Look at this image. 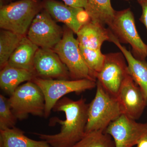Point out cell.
I'll list each match as a JSON object with an SVG mask.
<instances>
[{"instance_id": "1", "label": "cell", "mask_w": 147, "mask_h": 147, "mask_svg": "<svg viewBox=\"0 0 147 147\" xmlns=\"http://www.w3.org/2000/svg\"><path fill=\"white\" fill-rule=\"evenodd\" d=\"M88 105L84 98L74 100L65 96L63 97L56 103L53 110L64 113L65 120L54 117L50 119L49 123L51 126L57 123L60 125V132L54 134L36 132L33 134L52 147H73L86 134Z\"/></svg>"}, {"instance_id": "2", "label": "cell", "mask_w": 147, "mask_h": 147, "mask_svg": "<svg viewBox=\"0 0 147 147\" xmlns=\"http://www.w3.org/2000/svg\"><path fill=\"white\" fill-rule=\"evenodd\" d=\"M110 34L108 28L91 21L83 25L76 34L83 57L96 77L105 60L101 47L105 41H110Z\"/></svg>"}, {"instance_id": "3", "label": "cell", "mask_w": 147, "mask_h": 147, "mask_svg": "<svg viewBox=\"0 0 147 147\" xmlns=\"http://www.w3.org/2000/svg\"><path fill=\"white\" fill-rule=\"evenodd\" d=\"M95 95L89 104L86 134L105 131L109 125L123 114L117 96L106 90L96 81Z\"/></svg>"}, {"instance_id": "4", "label": "cell", "mask_w": 147, "mask_h": 147, "mask_svg": "<svg viewBox=\"0 0 147 147\" xmlns=\"http://www.w3.org/2000/svg\"><path fill=\"white\" fill-rule=\"evenodd\" d=\"M40 9L41 4L38 0H21L3 5L0 9V27L26 36Z\"/></svg>"}, {"instance_id": "5", "label": "cell", "mask_w": 147, "mask_h": 147, "mask_svg": "<svg viewBox=\"0 0 147 147\" xmlns=\"http://www.w3.org/2000/svg\"><path fill=\"white\" fill-rule=\"evenodd\" d=\"M74 33L67 27L63 31L62 38L53 50L67 67L71 80L88 79L96 82L95 75L83 57Z\"/></svg>"}, {"instance_id": "6", "label": "cell", "mask_w": 147, "mask_h": 147, "mask_svg": "<svg viewBox=\"0 0 147 147\" xmlns=\"http://www.w3.org/2000/svg\"><path fill=\"white\" fill-rule=\"evenodd\" d=\"M44 95L45 108L44 117L50 116L54 106L60 99L70 93L80 94L96 87V82L88 79L79 80L46 79L35 77L32 80Z\"/></svg>"}, {"instance_id": "7", "label": "cell", "mask_w": 147, "mask_h": 147, "mask_svg": "<svg viewBox=\"0 0 147 147\" xmlns=\"http://www.w3.org/2000/svg\"><path fill=\"white\" fill-rule=\"evenodd\" d=\"M11 110L16 118L23 120L30 115L44 117L45 100L42 91L32 81L19 86L9 98Z\"/></svg>"}, {"instance_id": "8", "label": "cell", "mask_w": 147, "mask_h": 147, "mask_svg": "<svg viewBox=\"0 0 147 147\" xmlns=\"http://www.w3.org/2000/svg\"><path fill=\"white\" fill-rule=\"evenodd\" d=\"M108 27L120 43L131 45L135 58L145 61L147 57V45L138 33L134 15L130 9L116 11L113 21Z\"/></svg>"}, {"instance_id": "9", "label": "cell", "mask_w": 147, "mask_h": 147, "mask_svg": "<svg viewBox=\"0 0 147 147\" xmlns=\"http://www.w3.org/2000/svg\"><path fill=\"white\" fill-rule=\"evenodd\" d=\"M63 34V31L45 11L35 16L27 37L39 48L53 49L61 41Z\"/></svg>"}, {"instance_id": "10", "label": "cell", "mask_w": 147, "mask_h": 147, "mask_svg": "<svg viewBox=\"0 0 147 147\" xmlns=\"http://www.w3.org/2000/svg\"><path fill=\"white\" fill-rule=\"evenodd\" d=\"M125 58L121 53L105 55L104 63L96 74V81L111 94L117 96L125 78L129 75Z\"/></svg>"}, {"instance_id": "11", "label": "cell", "mask_w": 147, "mask_h": 147, "mask_svg": "<svg viewBox=\"0 0 147 147\" xmlns=\"http://www.w3.org/2000/svg\"><path fill=\"white\" fill-rule=\"evenodd\" d=\"M104 132L112 137L115 147H133L147 136V122H137L122 114L111 123Z\"/></svg>"}, {"instance_id": "12", "label": "cell", "mask_w": 147, "mask_h": 147, "mask_svg": "<svg viewBox=\"0 0 147 147\" xmlns=\"http://www.w3.org/2000/svg\"><path fill=\"white\" fill-rule=\"evenodd\" d=\"M117 97L123 114L135 120L147 105L146 95L129 75L123 82Z\"/></svg>"}, {"instance_id": "13", "label": "cell", "mask_w": 147, "mask_h": 147, "mask_svg": "<svg viewBox=\"0 0 147 147\" xmlns=\"http://www.w3.org/2000/svg\"><path fill=\"white\" fill-rule=\"evenodd\" d=\"M34 74L42 79H71L67 67L52 49L38 48L34 60Z\"/></svg>"}, {"instance_id": "14", "label": "cell", "mask_w": 147, "mask_h": 147, "mask_svg": "<svg viewBox=\"0 0 147 147\" xmlns=\"http://www.w3.org/2000/svg\"><path fill=\"white\" fill-rule=\"evenodd\" d=\"M44 6L53 18L65 24L76 34L83 25L90 21L84 8L71 7L54 0H47Z\"/></svg>"}, {"instance_id": "15", "label": "cell", "mask_w": 147, "mask_h": 147, "mask_svg": "<svg viewBox=\"0 0 147 147\" xmlns=\"http://www.w3.org/2000/svg\"><path fill=\"white\" fill-rule=\"evenodd\" d=\"M110 42H113L123 54L127 62L129 74L147 96V63L135 58L121 44L111 31Z\"/></svg>"}, {"instance_id": "16", "label": "cell", "mask_w": 147, "mask_h": 147, "mask_svg": "<svg viewBox=\"0 0 147 147\" xmlns=\"http://www.w3.org/2000/svg\"><path fill=\"white\" fill-rule=\"evenodd\" d=\"M39 48L25 36L11 56L7 64L34 73L35 55Z\"/></svg>"}, {"instance_id": "17", "label": "cell", "mask_w": 147, "mask_h": 147, "mask_svg": "<svg viewBox=\"0 0 147 147\" xmlns=\"http://www.w3.org/2000/svg\"><path fill=\"white\" fill-rule=\"evenodd\" d=\"M36 77L31 71L6 65L0 72V87L7 94L11 95L20 84L32 81Z\"/></svg>"}, {"instance_id": "18", "label": "cell", "mask_w": 147, "mask_h": 147, "mask_svg": "<svg viewBox=\"0 0 147 147\" xmlns=\"http://www.w3.org/2000/svg\"><path fill=\"white\" fill-rule=\"evenodd\" d=\"M25 132L14 127L0 130V147H52L44 140L36 141L25 135Z\"/></svg>"}, {"instance_id": "19", "label": "cell", "mask_w": 147, "mask_h": 147, "mask_svg": "<svg viewBox=\"0 0 147 147\" xmlns=\"http://www.w3.org/2000/svg\"><path fill=\"white\" fill-rule=\"evenodd\" d=\"M85 10L91 21L104 26H110L116 13L112 7L111 0H88Z\"/></svg>"}, {"instance_id": "20", "label": "cell", "mask_w": 147, "mask_h": 147, "mask_svg": "<svg viewBox=\"0 0 147 147\" xmlns=\"http://www.w3.org/2000/svg\"><path fill=\"white\" fill-rule=\"evenodd\" d=\"M24 36L7 30L2 29L0 33L1 69L7 64L11 56L18 47Z\"/></svg>"}, {"instance_id": "21", "label": "cell", "mask_w": 147, "mask_h": 147, "mask_svg": "<svg viewBox=\"0 0 147 147\" xmlns=\"http://www.w3.org/2000/svg\"><path fill=\"white\" fill-rule=\"evenodd\" d=\"M72 147H115L114 140L104 131H95L85 134Z\"/></svg>"}, {"instance_id": "22", "label": "cell", "mask_w": 147, "mask_h": 147, "mask_svg": "<svg viewBox=\"0 0 147 147\" xmlns=\"http://www.w3.org/2000/svg\"><path fill=\"white\" fill-rule=\"evenodd\" d=\"M17 120L11 108L9 98L0 95V130L14 127Z\"/></svg>"}, {"instance_id": "23", "label": "cell", "mask_w": 147, "mask_h": 147, "mask_svg": "<svg viewBox=\"0 0 147 147\" xmlns=\"http://www.w3.org/2000/svg\"><path fill=\"white\" fill-rule=\"evenodd\" d=\"M66 5L86 9L88 5V0H63Z\"/></svg>"}, {"instance_id": "24", "label": "cell", "mask_w": 147, "mask_h": 147, "mask_svg": "<svg viewBox=\"0 0 147 147\" xmlns=\"http://www.w3.org/2000/svg\"><path fill=\"white\" fill-rule=\"evenodd\" d=\"M138 1L142 8V14L139 20L144 25L147 31V0H138Z\"/></svg>"}, {"instance_id": "25", "label": "cell", "mask_w": 147, "mask_h": 147, "mask_svg": "<svg viewBox=\"0 0 147 147\" xmlns=\"http://www.w3.org/2000/svg\"><path fill=\"white\" fill-rule=\"evenodd\" d=\"M137 146V147H147V136L141 139Z\"/></svg>"}, {"instance_id": "26", "label": "cell", "mask_w": 147, "mask_h": 147, "mask_svg": "<svg viewBox=\"0 0 147 147\" xmlns=\"http://www.w3.org/2000/svg\"><path fill=\"white\" fill-rule=\"evenodd\" d=\"M3 0H0V2H1V7L3 5Z\"/></svg>"}]
</instances>
